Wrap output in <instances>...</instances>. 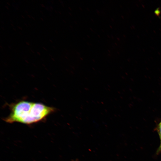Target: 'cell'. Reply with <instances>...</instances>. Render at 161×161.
<instances>
[{
	"instance_id": "1",
	"label": "cell",
	"mask_w": 161,
	"mask_h": 161,
	"mask_svg": "<svg viewBox=\"0 0 161 161\" xmlns=\"http://www.w3.org/2000/svg\"><path fill=\"white\" fill-rule=\"evenodd\" d=\"M10 113L4 119L8 123L30 124L39 122L55 112V108L40 103L21 101L10 105Z\"/></svg>"
},
{
	"instance_id": "2",
	"label": "cell",
	"mask_w": 161,
	"mask_h": 161,
	"mask_svg": "<svg viewBox=\"0 0 161 161\" xmlns=\"http://www.w3.org/2000/svg\"><path fill=\"white\" fill-rule=\"evenodd\" d=\"M158 131L159 132V134L160 136V137L161 140V122L160 123L159 125V127H158ZM160 148H161V144L160 145Z\"/></svg>"
},
{
	"instance_id": "3",
	"label": "cell",
	"mask_w": 161,
	"mask_h": 161,
	"mask_svg": "<svg viewBox=\"0 0 161 161\" xmlns=\"http://www.w3.org/2000/svg\"><path fill=\"white\" fill-rule=\"evenodd\" d=\"M160 10L159 8H157V9L155 10L154 12V13L156 15L158 16L160 15Z\"/></svg>"
}]
</instances>
